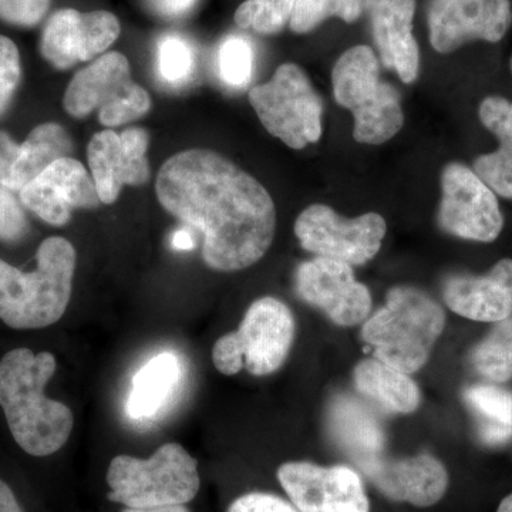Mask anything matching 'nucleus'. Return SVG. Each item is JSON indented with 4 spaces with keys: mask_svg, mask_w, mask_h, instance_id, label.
<instances>
[{
    "mask_svg": "<svg viewBox=\"0 0 512 512\" xmlns=\"http://www.w3.org/2000/svg\"><path fill=\"white\" fill-rule=\"evenodd\" d=\"M228 512H299V510L278 495L248 493L241 495L229 505Z\"/></svg>",
    "mask_w": 512,
    "mask_h": 512,
    "instance_id": "f704fd0d",
    "label": "nucleus"
},
{
    "mask_svg": "<svg viewBox=\"0 0 512 512\" xmlns=\"http://www.w3.org/2000/svg\"><path fill=\"white\" fill-rule=\"evenodd\" d=\"M70 151L72 140L56 123L40 124L23 144H16L5 131H0V185L20 191Z\"/></svg>",
    "mask_w": 512,
    "mask_h": 512,
    "instance_id": "412c9836",
    "label": "nucleus"
},
{
    "mask_svg": "<svg viewBox=\"0 0 512 512\" xmlns=\"http://www.w3.org/2000/svg\"><path fill=\"white\" fill-rule=\"evenodd\" d=\"M377 52L386 69L403 83H413L420 72V49L413 35L416 0H365Z\"/></svg>",
    "mask_w": 512,
    "mask_h": 512,
    "instance_id": "6ab92c4d",
    "label": "nucleus"
},
{
    "mask_svg": "<svg viewBox=\"0 0 512 512\" xmlns=\"http://www.w3.org/2000/svg\"><path fill=\"white\" fill-rule=\"evenodd\" d=\"M123 512H191L185 505H168L157 508H126Z\"/></svg>",
    "mask_w": 512,
    "mask_h": 512,
    "instance_id": "58836bf2",
    "label": "nucleus"
},
{
    "mask_svg": "<svg viewBox=\"0 0 512 512\" xmlns=\"http://www.w3.org/2000/svg\"><path fill=\"white\" fill-rule=\"evenodd\" d=\"M0 512H23L12 488L0 480Z\"/></svg>",
    "mask_w": 512,
    "mask_h": 512,
    "instance_id": "e433bc0d",
    "label": "nucleus"
},
{
    "mask_svg": "<svg viewBox=\"0 0 512 512\" xmlns=\"http://www.w3.org/2000/svg\"><path fill=\"white\" fill-rule=\"evenodd\" d=\"M221 79L231 87L247 86L254 69V50L244 37L231 36L224 40L218 53Z\"/></svg>",
    "mask_w": 512,
    "mask_h": 512,
    "instance_id": "7c9ffc66",
    "label": "nucleus"
},
{
    "mask_svg": "<svg viewBox=\"0 0 512 512\" xmlns=\"http://www.w3.org/2000/svg\"><path fill=\"white\" fill-rule=\"evenodd\" d=\"M451 311L476 322H500L512 313V259H501L483 276L454 275L443 285Z\"/></svg>",
    "mask_w": 512,
    "mask_h": 512,
    "instance_id": "aec40b11",
    "label": "nucleus"
},
{
    "mask_svg": "<svg viewBox=\"0 0 512 512\" xmlns=\"http://www.w3.org/2000/svg\"><path fill=\"white\" fill-rule=\"evenodd\" d=\"M427 25L430 45L447 55L474 40H503L512 25V6L510 0H431Z\"/></svg>",
    "mask_w": 512,
    "mask_h": 512,
    "instance_id": "ddd939ff",
    "label": "nucleus"
},
{
    "mask_svg": "<svg viewBox=\"0 0 512 512\" xmlns=\"http://www.w3.org/2000/svg\"><path fill=\"white\" fill-rule=\"evenodd\" d=\"M444 326L446 313L439 303L413 286H397L366 320L362 339L377 360L413 375L426 365Z\"/></svg>",
    "mask_w": 512,
    "mask_h": 512,
    "instance_id": "20e7f679",
    "label": "nucleus"
},
{
    "mask_svg": "<svg viewBox=\"0 0 512 512\" xmlns=\"http://www.w3.org/2000/svg\"><path fill=\"white\" fill-rule=\"evenodd\" d=\"M113 503L126 508L185 505L201 487L198 463L181 444L167 443L150 458L117 456L107 470Z\"/></svg>",
    "mask_w": 512,
    "mask_h": 512,
    "instance_id": "423d86ee",
    "label": "nucleus"
},
{
    "mask_svg": "<svg viewBox=\"0 0 512 512\" xmlns=\"http://www.w3.org/2000/svg\"><path fill=\"white\" fill-rule=\"evenodd\" d=\"M278 480L299 512H369L362 478L346 466L306 461L282 464Z\"/></svg>",
    "mask_w": 512,
    "mask_h": 512,
    "instance_id": "f8f14e48",
    "label": "nucleus"
},
{
    "mask_svg": "<svg viewBox=\"0 0 512 512\" xmlns=\"http://www.w3.org/2000/svg\"><path fill=\"white\" fill-rule=\"evenodd\" d=\"M63 106L76 119L99 109L101 124L113 127L143 117L151 101L146 90L131 80L127 57L111 52L76 73L64 93Z\"/></svg>",
    "mask_w": 512,
    "mask_h": 512,
    "instance_id": "1a4fd4ad",
    "label": "nucleus"
},
{
    "mask_svg": "<svg viewBox=\"0 0 512 512\" xmlns=\"http://www.w3.org/2000/svg\"><path fill=\"white\" fill-rule=\"evenodd\" d=\"M481 124L500 141L493 153L474 160L473 170L500 197L512 200V101L485 97L478 109Z\"/></svg>",
    "mask_w": 512,
    "mask_h": 512,
    "instance_id": "5701e85b",
    "label": "nucleus"
},
{
    "mask_svg": "<svg viewBox=\"0 0 512 512\" xmlns=\"http://www.w3.org/2000/svg\"><path fill=\"white\" fill-rule=\"evenodd\" d=\"M147 5L163 18H181L194 8L195 0H147Z\"/></svg>",
    "mask_w": 512,
    "mask_h": 512,
    "instance_id": "c9c22d12",
    "label": "nucleus"
},
{
    "mask_svg": "<svg viewBox=\"0 0 512 512\" xmlns=\"http://www.w3.org/2000/svg\"><path fill=\"white\" fill-rule=\"evenodd\" d=\"M181 376L183 365L173 352L151 357L134 376L133 389L126 404L128 416L134 420L156 416L177 390Z\"/></svg>",
    "mask_w": 512,
    "mask_h": 512,
    "instance_id": "b1692460",
    "label": "nucleus"
},
{
    "mask_svg": "<svg viewBox=\"0 0 512 512\" xmlns=\"http://www.w3.org/2000/svg\"><path fill=\"white\" fill-rule=\"evenodd\" d=\"M28 229L25 212L8 188H0V241H18Z\"/></svg>",
    "mask_w": 512,
    "mask_h": 512,
    "instance_id": "72a5a7b5",
    "label": "nucleus"
},
{
    "mask_svg": "<svg viewBox=\"0 0 512 512\" xmlns=\"http://www.w3.org/2000/svg\"><path fill=\"white\" fill-rule=\"evenodd\" d=\"M20 200L37 217L56 227L72 218L74 208L99 207L96 184L82 163L60 158L20 190Z\"/></svg>",
    "mask_w": 512,
    "mask_h": 512,
    "instance_id": "f3484780",
    "label": "nucleus"
},
{
    "mask_svg": "<svg viewBox=\"0 0 512 512\" xmlns=\"http://www.w3.org/2000/svg\"><path fill=\"white\" fill-rule=\"evenodd\" d=\"M150 136L143 128H128L117 134L97 133L87 147L90 170L103 204H113L123 185H143L150 178L147 161Z\"/></svg>",
    "mask_w": 512,
    "mask_h": 512,
    "instance_id": "dca6fc26",
    "label": "nucleus"
},
{
    "mask_svg": "<svg viewBox=\"0 0 512 512\" xmlns=\"http://www.w3.org/2000/svg\"><path fill=\"white\" fill-rule=\"evenodd\" d=\"M497 512H512V494L508 495V497H505L504 500L501 501Z\"/></svg>",
    "mask_w": 512,
    "mask_h": 512,
    "instance_id": "ea45409f",
    "label": "nucleus"
},
{
    "mask_svg": "<svg viewBox=\"0 0 512 512\" xmlns=\"http://www.w3.org/2000/svg\"><path fill=\"white\" fill-rule=\"evenodd\" d=\"M158 73L165 83L181 86L191 79L195 57L191 46L178 36H167L158 46Z\"/></svg>",
    "mask_w": 512,
    "mask_h": 512,
    "instance_id": "c756f323",
    "label": "nucleus"
},
{
    "mask_svg": "<svg viewBox=\"0 0 512 512\" xmlns=\"http://www.w3.org/2000/svg\"><path fill=\"white\" fill-rule=\"evenodd\" d=\"M470 359L478 375L491 382L512 379V313L495 322L491 332L473 349Z\"/></svg>",
    "mask_w": 512,
    "mask_h": 512,
    "instance_id": "bb28decb",
    "label": "nucleus"
},
{
    "mask_svg": "<svg viewBox=\"0 0 512 512\" xmlns=\"http://www.w3.org/2000/svg\"><path fill=\"white\" fill-rule=\"evenodd\" d=\"M299 298L326 313L339 326H355L369 316L372 295L357 281L352 266L329 258L299 265L295 276Z\"/></svg>",
    "mask_w": 512,
    "mask_h": 512,
    "instance_id": "4468645a",
    "label": "nucleus"
},
{
    "mask_svg": "<svg viewBox=\"0 0 512 512\" xmlns=\"http://www.w3.org/2000/svg\"><path fill=\"white\" fill-rule=\"evenodd\" d=\"M171 245L177 251H190V249L195 247L194 237H192L188 229H178L177 232H174L173 238H171Z\"/></svg>",
    "mask_w": 512,
    "mask_h": 512,
    "instance_id": "4c0bfd02",
    "label": "nucleus"
},
{
    "mask_svg": "<svg viewBox=\"0 0 512 512\" xmlns=\"http://www.w3.org/2000/svg\"><path fill=\"white\" fill-rule=\"evenodd\" d=\"M156 190L165 211L201 232L202 258L215 271L249 268L274 241L271 195L221 154L202 148L175 154L161 167Z\"/></svg>",
    "mask_w": 512,
    "mask_h": 512,
    "instance_id": "f257e3e1",
    "label": "nucleus"
},
{
    "mask_svg": "<svg viewBox=\"0 0 512 512\" xmlns=\"http://www.w3.org/2000/svg\"><path fill=\"white\" fill-rule=\"evenodd\" d=\"M440 228L467 241L493 242L504 227L497 194L473 168L450 163L441 173Z\"/></svg>",
    "mask_w": 512,
    "mask_h": 512,
    "instance_id": "9b49d317",
    "label": "nucleus"
},
{
    "mask_svg": "<svg viewBox=\"0 0 512 512\" xmlns=\"http://www.w3.org/2000/svg\"><path fill=\"white\" fill-rule=\"evenodd\" d=\"M357 467L387 498L414 507H431L439 503L448 487L446 467L426 453L402 460H386L379 456L363 461Z\"/></svg>",
    "mask_w": 512,
    "mask_h": 512,
    "instance_id": "a211bd4d",
    "label": "nucleus"
},
{
    "mask_svg": "<svg viewBox=\"0 0 512 512\" xmlns=\"http://www.w3.org/2000/svg\"><path fill=\"white\" fill-rule=\"evenodd\" d=\"M20 80L18 47L8 37L0 35V114L8 107Z\"/></svg>",
    "mask_w": 512,
    "mask_h": 512,
    "instance_id": "2f4dec72",
    "label": "nucleus"
},
{
    "mask_svg": "<svg viewBox=\"0 0 512 512\" xmlns=\"http://www.w3.org/2000/svg\"><path fill=\"white\" fill-rule=\"evenodd\" d=\"M353 380L363 396L369 397L386 412L410 414L420 406V390L412 377L376 357L362 360L356 366Z\"/></svg>",
    "mask_w": 512,
    "mask_h": 512,
    "instance_id": "393cba45",
    "label": "nucleus"
},
{
    "mask_svg": "<svg viewBox=\"0 0 512 512\" xmlns=\"http://www.w3.org/2000/svg\"><path fill=\"white\" fill-rule=\"evenodd\" d=\"M52 0H0V19L12 25L35 26L50 8Z\"/></svg>",
    "mask_w": 512,
    "mask_h": 512,
    "instance_id": "473e14b6",
    "label": "nucleus"
},
{
    "mask_svg": "<svg viewBox=\"0 0 512 512\" xmlns=\"http://www.w3.org/2000/svg\"><path fill=\"white\" fill-rule=\"evenodd\" d=\"M332 86L339 106L355 117L357 143L379 146L402 130L400 94L380 77L379 59L372 47L357 45L346 50L333 66Z\"/></svg>",
    "mask_w": 512,
    "mask_h": 512,
    "instance_id": "39448f33",
    "label": "nucleus"
},
{
    "mask_svg": "<svg viewBox=\"0 0 512 512\" xmlns=\"http://www.w3.org/2000/svg\"><path fill=\"white\" fill-rule=\"evenodd\" d=\"M386 231V221L376 212L346 220L323 204L306 208L295 222V234L303 249L350 266L375 258Z\"/></svg>",
    "mask_w": 512,
    "mask_h": 512,
    "instance_id": "9d476101",
    "label": "nucleus"
},
{
    "mask_svg": "<svg viewBox=\"0 0 512 512\" xmlns=\"http://www.w3.org/2000/svg\"><path fill=\"white\" fill-rule=\"evenodd\" d=\"M296 0H245L235 12L241 29L261 35H275L288 25Z\"/></svg>",
    "mask_w": 512,
    "mask_h": 512,
    "instance_id": "c85d7f7f",
    "label": "nucleus"
},
{
    "mask_svg": "<svg viewBox=\"0 0 512 512\" xmlns=\"http://www.w3.org/2000/svg\"><path fill=\"white\" fill-rule=\"evenodd\" d=\"M330 437L356 466L363 461L382 456L384 431L376 414L352 396L335 397L329 404Z\"/></svg>",
    "mask_w": 512,
    "mask_h": 512,
    "instance_id": "4be33fe9",
    "label": "nucleus"
},
{
    "mask_svg": "<svg viewBox=\"0 0 512 512\" xmlns=\"http://www.w3.org/2000/svg\"><path fill=\"white\" fill-rule=\"evenodd\" d=\"M119 36V19L113 13L62 9L46 23L40 52L57 69H69L106 52Z\"/></svg>",
    "mask_w": 512,
    "mask_h": 512,
    "instance_id": "2eb2a0df",
    "label": "nucleus"
},
{
    "mask_svg": "<svg viewBox=\"0 0 512 512\" xmlns=\"http://www.w3.org/2000/svg\"><path fill=\"white\" fill-rule=\"evenodd\" d=\"M463 400L476 421L478 439L485 446H501L512 439V393L491 384L467 387Z\"/></svg>",
    "mask_w": 512,
    "mask_h": 512,
    "instance_id": "a878e982",
    "label": "nucleus"
},
{
    "mask_svg": "<svg viewBox=\"0 0 512 512\" xmlns=\"http://www.w3.org/2000/svg\"><path fill=\"white\" fill-rule=\"evenodd\" d=\"M35 271L23 272L0 259V320L9 328L42 329L59 322L72 296L76 251L67 239L40 244Z\"/></svg>",
    "mask_w": 512,
    "mask_h": 512,
    "instance_id": "7ed1b4c3",
    "label": "nucleus"
},
{
    "mask_svg": "<svg viewBox=\"0 0 512 512\" xmlns=\"http://www.w3.org/2000/svg\"><path fill=\"white\" fill-rule=\"evenodd\" d=\"M363 5L365 0H296L289 26L293 33L305 35L330 18L355 23L362 15Z\"/></svg>",
    "mask_w": 512,
    "mask_h": 512,
    "instance_id": "cd10ccee",
    "label": "nucleus"
},
{
    "mask_svg": "<svg viewBox=\"0 0 512 512\" xmlns=\"http://www.w3.org/2000/svg\"><path fill=\"white\" fill-rule=\"evenodd\" d=\"M249 103L268 133L293 150L322 136V99L298 64L279 66L271 82L251 89Z\"/></svg>",
    "mask_w": 512,
    "mask_h": 512,
    "instance_id": "6e6552de",
    "label": "nucleus"
},
{
    "mask_svg": "<svg viewBox=\"0 0 512 512\" xmlns=\"http://www.w3.org/2000/svg\"><path fill=\"white\" fill-rule=\"evenodd\" d=\"M511 72H512V57H511Z\"/></svg>",
    "mask_w": 512,
    "mask_h": 512,
    "instance_id": "a19ab883",
    "label": "nucleus"
},
{
    "mask_svg": "<svg viewBox=\"0 0 512 512\" xmlns=\"http://www.w3.org/2000/svg\"><path fill=\"white\" fill-rule=\"evenodd\" d=\"M56 369V357L49 352L35 355L20 348L0 359V407L13 439L30 456H52L73 431L70 407L45 394Z\"/></svg>",
    "mask_w": 512,
    "mask_h": 512,
    "instance_id": "f03ea898",
    "label": "nucleus"
},
{
    "mask_svg": "<svg viewBox=\"0 0 512 512\" xmlns=\"http://www.w3.org/2000/svg\"><path fill=\"white\" fill-rule=\"evenodd\" d=\"M295 339V318L284 302L272 296L258 299L245 312L235 332L215 342L212 362L218 372L234 376L247 369L268 376L284 365Z\"/></svg>",
    "mask_w": 512,
    "mask_h": 512,
    "instance_id": "0eeeda50",
    "label": "nucleus"
}]
</instances>
